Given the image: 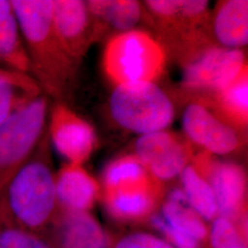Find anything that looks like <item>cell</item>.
<instances>
[{
    "mask_svg": "<svg viewBox=\"0 0 248 248\" xmlns=\"http://www.w3.org/2000/svg\"><path fill=\"white\" fill-rule=\"evenodd\" d=\"M30 62V76L57 101L70 92L78 65L63 50L53 25V0H11Z\"/></svg>",
    "mask_w": 248,
    "mask_h": 248,
    "instance_id": "6da1fadb",
    "label": "cell"
},
{
    "mask_svg": "<svg viewBox=\"0 0 248 248\" xmlns=\"http://www.w3.org/2000/svg\"><path fill=\"white\" fill-rule=\"evenodd\" d=\"M57 213L55 173L44 137L31 158L0 189V226L43 234Z\"/></svg>",
    "mask_w": 248,
    "mask_h": 248,
    "instance_id": "7a4b0ae2",
    "label": "cell"
},
{
    "mask_svg": "<svg viewBox=\"0 0 248 248\" xmlns=\"http://www.w3.org/2000/svg\"><path fill=\"white\" fill-rule=\"evenodd\" d=\"M102 63L116 86L154 82L166 65L165 48L148 33L133 30L113 36L106 45Z\"/></svg>",
    "mask_w": 248,
    "mask_h": 248,
    "instance_id": "3957f363",
    "label": "cell"
},
{
    "mask_svg": "<svg viewBox=\"0 0 248 248\" xmlns=\"http://www.w3.org/2000/svg\"><path fill=\"white\" fill-rule=\"evenodd\" d=\"M49 99L41 93L30 98L0 126V189L34 154L45 137Z\"/></svg>",
    "mask_w": 248,
    "mask_h": 248,
    "instance_id": "277c9868",
    "label": "cell"
},
{
    "mask_svg": "<svg viewBox=\"0 0 248 248\" xmlns=\"http://www.w3.org/2000/svg\"><path fill=\"white\" fill-rule=\"evenodd\" d=\"M109 108L121 127L141 135L166 130L175 115L171 99L154 82L116 86Z\"/></svg>",
    "mask_w": 248,
    "mask_h": 248,
    "instance_id": "5b68a950",
    "label": "cell"
},
{
    "mask_svg": "<svg viewBox=\"0 0 248 248\" xmlns=\"http://www.w3.org/2000/svg\"><path fill=\"white\" fill-rule=\"evenodd\" d=\"M191 164L213 187L219 216L237 222L247 215L248 180L241 166L215 159L206 152L193 156Z\"/></svg>",
    "mask_w": 248,
    "mask_h": 248,
    "instance_id": "8992f818",
    "label": "cell"
},
{
    "mask_svg": "<svg viewBox=\"0 0 248 248\" xmlns=\"http://www.w3.org/2000/svg\"><path fill=\"white\" fill-rule=\"evenodd\" d=\"M248 69L241 49L211 46L185 63L183 85L196 92H219L230 86Z\"/></svg>",
    "mask_w": 248,
    "mask_h": 248,
    "instance_id": "52a82bcc",
    "label": "cell"
},
{
    "mask_svg": "<svg viewBox=\"0 0 248 248\" xmlns=\"http://www.w3.org/2000/svg\"><path fill=\"white\" fill-rule=\"evenodd\" d=\"M49 114V136L54 149L68 164L83 166L98 145L94 127L62 101H56Z\"/></svg>",
    "mask_w": 248,
    "mask_h": 248,
    "instance_id": "ba28073f",
    "label": "cell"
},
{
    "mask_svg": "<svg viewBox=\"0 0 248 248\" xmlns=\"http://www.w3.org/2000/svg\"><path fill=\"white\" fill-rule=\"evenodd\" d=\"M134 155L159 183L178 177L194 156L186 140L166 130L141 135L135 142Z\"/></svg>",
    "mask_w": 248,
    "mask_h": 248,
    "instance_id": "9c48e42d",
    "label": "cell"
},
{
    "mask_svg": "<svg viewBox=\"0 0 248 248\" xmlns=\"http://www.w3.org/2000/svg\"><path fill=\"white\" fill-rule=\"evenodd\" d=\"M182 126L190 142L213 155H229L242 143L237 130L201 102L186 107Z\"/></svg>",
    "mask_w": 248,
    "mask_h": 248,
    "instance_id": "30bf717a",
    "label": "cell"
},
{
    "mask_svg": "<svg viewBox=\"0 0 248 248\" xmlns=\"http://www.w3.org/2000/svg\"><path fill=\"white\" fill-rule=\"evenodd\" d=\"M53 25L63 50L79 65L95 40L86 1L53 0Z\"/></svg>",
    "mask_w": 248,
    "mask_h": 248,
    "instance_id": "8fae6325",
    "label": "cell"
},
{
    "mask_svg": "<svg viewBox=\"0 0 248 248\" xmlns=\"http://www.w3.org/2000/svg\"><path fill=\"white\" fill-rule=\"evenodd\" d=\"M43 234L55 248H111L112 246L108 233L90 212L58 211Z\"/></svg>",
    "mask_w": 248,
    "mask_h": 248,
    "instance_id": "7c38bea8",
    "label": "cell"
},
{
    "mask_svg": "<svg viewBox=\"0 0 248 248\" xmlns=\"http://www.w3.org/2000/svg\"><path fill=\"white\" fill-rule=\"evenodd\" d=\"M55 193L58 211L86 213L98 202L101 188L82 165L66 163L55 173Z\"/></svg>",
    "mask_w": 248,
    "mask_h": 248,
    "instance_id": "4fadbf2b",
    "label": "cell"
},
{
    "mask_svg": "<svg viewBox=\"0 0 248 248\" xmlns=\"http://www.w3.org/2000/svg\"><path fill=\"white\" fill-rule=\"evenodd\" d=\"M104 193L108 213L120 222H137L150 218L161 197V184L118 189Z\"/></svg>",
    "mask_w": 248,
    "mask_h": 248,
    "instance_id": "5bb4252c",
    "label": "cell"
},
{
    "mask_svg": "<svg viewBox=\"0 0 248 248\" xmlns=\"http://www.w3.org/2000/svg\"><path fill=\"white\" fill-rule=\"evenodd\" d=\"M86 5L96 41L108 30L118 34L133 31L142 18V5L134 0H90Z\"/></svg>",
    "mask_w": 248,
    "mask_h": 248,
    "instance_id": "9a60e30c",
    "label": "cell"
},
{
    "mask_svg": "<svg viewBox=\"0 0 248 248\" xmlns=\"http://www.w3.org/2000/svg\"><path fill=\"white\" fill-rule=\"evenodd\" d=\"M0 67L30 75V62L11 0H0Z\"/></svg>",
    "mask_w": 248,
    "mask_h": 248,
    "instance_id": "2e32d148",
    "label": "cell"
},
{
    "mask_svg": "<svg viewBox=\"0 0 248 248\" xmlns=\"http://www.w3.org/2000/svg\"><path fill=\"white\" fill-rule=\"evenodd\" d=\"M216 40L227 49H240L248 43V0L220 1L213 21Z\"/></svg>",
    "mask_w": 248,
    "mask_h": 248,
    "instance_id": "e0dca14e",
    "label": "cell"
},
{
    "mask_svg": "<svg viewBox=\"0 0 248 248\" xmlns=\"http://www.w3.org/2000/svg\"><path fill=\"white\" fill-rule=\"evenodd\" d=\"M211 105L222 121L234 129L245 130L248 122V71L243 72L230 86L211 95Z\"/></svg>",
    "mask_w": 248,
    "mask_h": 248,
    "instance_id": "ac0fdd59",
    "label": "cell"
},
{
    "mask_svg": "<svg viewBox=\"0 0 248 248\" xmlns=\"http://www.w3.org/2000/svg\"><path fill=\"white\" fill-rule=\"evenodd\" d=\"M160 215L169 225L186 232L201 244L208 239L209 227L207 222L187 202L181 187L170 190L162 203Z\"/></svg>",
    "mask_w": 248,
    "mask_h": 248,
    "instance_id": "d6986e66",
    "label": "cell"
},
{
    "mask_svg": "<svg viewBox=\"0 0 248 248\" xmlns=\"http://www.w3.org/2000/svg\"><path fill=\"white\" fill-rule=\"evenodd\" d=\"M161 184L152 177L134 154L121 156L107 165L102 174L103 192Z\"/></svg>",
    "mask_w": 248,
    "mask_h": 248,
    "instance_id": "ffe728a7",
    "label": "cell"
},
{
    "mask_svg": "<svg viewBox=\"0 0 248 248\" xmlns=\"http://www.w3.org/2000/svg\"><path fill=\"white\" fill-rule=\"evenodd\" d=\"M181 189L192 209L205 222H213L219 216L213 187L190 163L179 175Z\"/></svg>",
    "mask_w": 248,
    "mask_h": 248,
    "instance_id": "44dd1931",
    "label": "cell"
},
{
    "mask_svg": "<svg viewBox=\"0 0 248 248\" xmlns=\"http://www.w3.org/2000/svg\"><path fill=\"white\" fill-rule=\"evenodd\" d=\"M43 93L30 75L10 72L0 76V126L18 107Z\"/></svg>",
    "mask_w": 248,
    "mask_h": 248,
    "instance_id": "7402d4cb",
    "label": "cell"
},
{
    "mask_svg": "<svg viewBox=\"0 0 248 248\" xmlns=\"http://www.w3.org/2000/svg\"><path fill=\"white\" fill-rule=\"evenodd\" d=\"M248 233L222 216L216 217L209 227L208 239L211 248H248Z\"/></svg>",
    "mask_w": 248,
    "mask_h": 248,
    "instance_id": "603a6c76",
    "label": "cell"
},
{
    "mask_svg": "<svg viewBox=\"0 0 248 248\" xmlns=\"http://www.w3.org/2000/svg\"><path fill=\"white\" fill-rule=\"evenodd\" d=\"M0 248H55L45 234L0 226Z\"/></svg>",
    "mask_w": 248,
    "mask_h": 248,
    "instance_id": "cb8c5ba5",
    "label": "cell"
},
{
    "mask_svg": "<svg viewBox=\"0 0 248 248\" xmlns=\"http://www.w3.org/2000/svg\"><path fill=\"white\" fill-rule=\"evenodd\" d=\"M151 226L159 232L173 248H202V244L186 232L169 225L160 213H154L149 218Z\"/></svg>",
    "mask_w": 248,
    "mask_h": 248,
    "instance_id": "d4e9b609",
    "label": "cell"
},
{
    "mask_svg": "<svg viewBox=\"0 0 248 248\" xmlns=\"http://www.w3.org/2000/svg\"><path fill=\"white\" fill-rule=\"evenodd\" d=\"M111 248H173L160 235L147 232H133L121 236Z\"/></svg>",
    "mask_w": 248,
    "mask_h": 248,
    "instance_id": "484cf974",
    "label": "cell"
},
{
    "mask_svg": "<svg viewBox=\"0 0 248 248\" xmlns=\"http://www.w3.org/2000/svg\"><path fill=\"white\" fill-rule=\"evenodd\" d=\"M10 72L12 71H9V70H6V69H3V68L0 67V76H2V75H7V74H9Z\"/></svg>",
    "mask_w": 248,
    "mask_h": 248,
    "instance_id": "4316f807",
    "label": "cell"
}]
</instances>
